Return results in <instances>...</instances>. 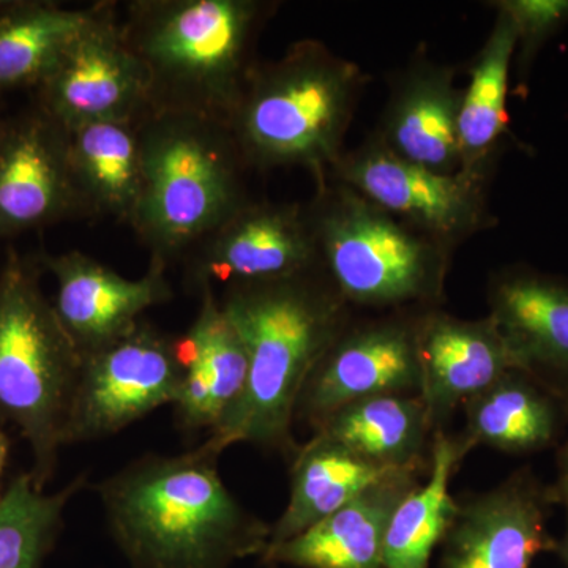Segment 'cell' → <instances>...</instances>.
Returning a JSON list of instances; mask_svg holds the SVG:
<instances>
[{"instance_id":"obj_29","label":"cell","mask_w":568,"mask_h":568,"mask_svg":"<svg viewBox=\"0 0 568 568\" xmlns=\"http://www.w3.org/2000/svg\"><path fill=\"white\" fill-rule=\"evenodd\" d=\"M496 10L507 14L517 36L519 71L528 74L538 52L568 26V0H503Z\"/></svg>"},{"instance_id":"obj_8","label":"cell","mask_w":568,"mask_h":568,"mask_svg":"<svg viewBox=\"0 0 568 568\" xmlns=\"http://www.w3.org/2000/svg\"><path fill=\"white\" fill-rule=\"evenodd\" d=\"M183 373L181 338L144 321L118 342L82 355L65 446L115 435L159 407L174 405Z\"/></svg>"},{"instance_id":"obj_4","label":"cell","mask_w":568,"mask_h":568,"mask_svg":"<svg viewBox=\"0 0 568 568\" xmlns=\"http://www.w3.org/2000/svg\"><path fill=\"white\" fill-rule=\"evenodd\" d=\"M364 84L355 63L321 41H297L254 65L226 126L246 166H302L320 182L343 156Z\"/></svg>"},{"instance_id":"obj_24","label":"cell","mask_w":568,"mask_h":568,"mask_svg":"<svg viewBox=\"0 0 568 568\" xmlns=\"http://www.w3.org/2000/svg\"><path fill=\"white\" fill-rule=\"evenodd\" d=\"M315 433L388 469L428 466L433 436L420 395H379L336 410Z\"/></svg>"},{"instance_id":"obj_9","label":"cell","mask_w":568,"mask_h":568,"mask_svg":"<svg viewBox=\"0 0 568 568\" xmlns=\"http://www.w3.org/2000/svg\"><path fill=\"white\" fill-rule=\"evenodd\" d=\"M36 91L37 106L65 130L151 114L148 77L115 3H93L91 18Z\"/></svg>"},{"instance_id":"obj_14","label":"cell","mask_w":568,"mask_h":568,"mask_svg":"<svg viewBox=\"0 0 568 568\" xmlns=\"http://www.w3.org/2000/svg\"><path fill=\"white\" fill-rule=\"evenodd\" d=\"M77 216L67 130L37 104L0 119V241Z\"/></svg>"},{"instance_id":"obj_31","label":"cell","mask_w":568,"mask_h":568,"mask_svg":"<svg viewBox=\"0 0 568 568\" xmlns=\"http://www.w3.org/2000/svg\"><path fill=\"white\" fill-rule=\"evenodd\" d=\"M556 555L562 560L564 566L568 568V511H566V530H564V536L558 540Z\"/></svg>"},{"instance_id":"obj_5","label":"cell","mask_w":568,"mask_h":568,"mask_svg":"<svg viewBox=\"0 0 568 568\" xmlns=\"http://www.w3.org/2000/svg\"><path fill=\"white\" fill-rule=\"evenodd\" d=\"M142 190L132 227L170 264L248 201L246 166L226 123L183 112L141 122Z\"/></svg>"},{"instance_id":"obj_22","label":"cell","mask_w":568,"mask_h":568,"mask_svg":"<svg viewBox=\"0 0 568 568\" xmlns=\"http://www.w3.org/2000/svg\"><path fill=\"white\" fill-rule=\"evenodd\" d=\"M142 121L93 122L67 130L81 216H110L132 226L142 190Z\"/></svg>"},{"instance_id":"obj_15","label":"cell","mask_w":568,"mask_h":568,"mask_svg":"<svg viewBox=\"0 0 568 568\" xmlns=\"http://www.w3.org/2000/svg\"><path fill=\"white\" fill-rule=\"evenodd\" d=\"M55 280V313L81 355L118 342L140 324L141 315L173 297L166 265L151 260L138 280L125 278L88 254L71 250L37 256Z\"/></svg>"},{"instance_id":"obj_20","label":"cell","mask_w":568,"mask_h":568,"mask_svg":"<svg viewBox=\"0 0 568 568\" xmlns=\"http://www.w3.org/2000/svg\"><path fill=\"white\" fill-rule=\"evenodd\" d=\"M462 102L454 70L418 65L396 85L376 141L398 159L433 173H462Z\"/></svg>"},{"instance_id":"obj_19","label":"cell","mask_w":568,"mask_h":568,"mask_svg":"<svg viewBox=\"0 0 568 568\" xmlns=\"http://www.w3.org/2000/svg\"><path fill=\"white\" fill-rule=\"evenodd\" d=\"M200 294V312L181 338L185 373L174 406L183 428H209L212 433L244 395L248 357L237 328L213 290Z\"/></svg>"},{"instance_id":"obj_3","label":"cell","mask_w":568,"mask_h":568,"mask_svg":"<svg viewBox=\"0 0 568 568\" xmlns=\"http://www.w3.org/2000/svg\"><path fill=\"white\" fill-rule=\"evenodd\" d=\"M271 6L260 0H134L122 31L148 77L151 114L226 123L252 73L254 39Z\"/></svg>"},{"instance_id":"obj_2","label":"cell","mask_w":568,"mask_h":568,"mask_svg":"<svg viewBox=\"0 0 568 568\" xmlns=\"http://www.w3.org/2000/svg\"><path fill=\"white\" fill-rule=\"evenodd\" d=\"M220 302L244 342L248 376L241 402L201 446L216 457L244 443L295 455L298 399L349 324V305L321 271L234 284Z\"/></svg>"},{"instance_id":"obj_10","label":"cell","mask_w":568,"mask_h":568,"mask_svg":"<svg viewBox=\"0 0 568 568\" xmlns=\"http://www.w3.org/2000/svg\"><path fill=\"white\" fill-rule=\"evenodd\" d=\"M328 174L448 246L493 223L485 179L466 173H433L398 159L376 140L358 151L343 153Z\"/></svg>"},{"instance_id":"obj_21","label":"cell","mask_w":568,"mask_h":568,"mask_svg":"<svg viewBox=\"0 0 568 568\" xmlns=\"http://www.w3.org/2000/svg\"><path fill=\"white\" fill-rule=\"evenodd\" d=\"M463 437L473 447L508 455H532L556 448L568 425L562 396L523 369H511L463 405Z\"/></svg>"},{"instance_id":"obj_1","label":"cell","mask_w":568,"mask_h":568,"mask_svg":"<svg viewBox=\"0 0 568 568\" xmlns=\"http://www.w3.org/2000/svg\"><path fill=\"white\" fill-rule=\"evenodd\" d=\"M216 462L203 446L148 455L100 485L112 537L134 568H230L264 555L272 526L235 499Z\"/></svg>"},{"instance_id":"obj_12","label":"cell","mask_w":568,"mask_h":568,"mask_svg":"<svg viewBox=\"0 0 568 568\" xmlns=\"http://www.w3.org/2000/svg\"><path fill=\"white\" fill-rule=\"evenodd\" d=\"M556 500L530 467L515 470L497 487L457 499V511L440 541L439 568H530L556 552L549 532Z\"/></svg>"},{"instance_id":"obj_18","label":"cell","mask_w":568,"mask_h":568,"mask_svg":"<svg viewBox=\"0 0 568 568\" xmlns=\"http://www.w3.org/2000/svg\"><path fill=\"white\" fill-rule=\"evenodd\" d=\"M426 469L388 474L301 536L265 549L261 560L294 568H384L388 523Z\"/></svg>"},{"instance_id":"obj_11","label":"cell","mask_w":568,"mask_h":568,"mask_svg":"<svg viewBox=\"0 0 568 568\" xmlns=\"http://www.w3.org/2000/svg\"><path fill=\"white\" fill-rule=\"evenodd\" d=\"M186 254V278L197 293L321 271L308 212L297 204L248 200Z\"/></svg>"},{"instance_id":"obj_7","label":"cell","mask_w":568,"mask_h":568,"mask_svg":"<svg viewBox=\"0 0 568 568\" xmlns=\"http://www.w3.org/2000/svg\"><path fill=\"white\" fill-rule=\"evenodd\" d=\"M321 272L347 305L399 310L440 301L450 246L338 182L306 207Z\"/></svg>"},{"instance_id":"obj_28","label":"cell","mask_w":568,"mask_h":568,"mask_svg":"<svg viewBox=\"0 0 568 568\" xmlns=\"http://www.w3.org/2000/svg\"><path fill=\"white\" fill-rule=\"evenodd\" d=\"M84 485L80 476L61 491L47 493L31 473L14 478L0 499V568H40L65 507Z\"/></svg>"},{"instance_id":"obj_33","label":"cell","mask_w":568,"mask_h":568,"mask_svg":"<svg viewBox=\"0 0 568 568\" xmlns=\"http://www.w3.org/2000/svg\"><path fill=\"white\" fill-rule=\"evenodd\" d=\"M3 0H0V6H2Z\"/></svg>"},{"instance_id":"obj_30","label":"cell","mask_w":568,"mask_h":568,"mask_svg":"<svg viewBox=\"0 0 568 568\" xmlns=\"http://www.w3.org/2000/svg\"><path fill=\"white\" fill-rule=\"evenodd\" d=\"M551 488L558 504L568 511V425L566 435L556 447V480Z\"/></svg>"},{"instance_id":"obj_16","label":"cell","mask_w":568,"mask_h":568,"mask_svg":"<svg viewBox=\"0 0 568 568\" xmlns=\"http://www.w3.org/2000/svg\"><path fill=\"white\" fill-rule=\"evenodd\" d=\"M417 345L420 396L433 435L444 432V424L467 399L511 369H521L489 316L462 320L435 310L422 313L417 316Z\"/></svg>"},{"instance_id":"obj_6","label":"cell","mask_w":568,"mask_h":568,"mask_svg":"<svg viewBox=\"0 0 568 568\" xmlns=\"http://www.w3.org/2000/svg\"><path fill=\"white\" fill-rule=\"evenodd\" d=\"M36 257L9 250L0 271V417L31 447L44 488L65 446L82 355L41 290Z\"/></svg>"},{"instance_id":"obj_32","label":"cell","mask_w":568,"mask_h":568,"mask_svg":"<svg viewBox=\"0 0 568 568\" xmlns=\"http://www.w3.org/2000/svg\"><path fill=\"white\" fill-rule=\"evenodd\" d=\"M7 457H9V439L0 432V481H2L3 467H6ZM0 499H2V489H0Z\"/></svg>"},{"instance_id":"obj_13","label":"cell","mask_w":568,"mask_h":568,"mask_svg":"<svg viewBox=\"0 0 568 568\" xmlns=\"http://www.w3.org/2000/svg\"><path fill=\"white\" fill-rule=\"evenodd\" d=\"M417 316H387L355 327L347 324L305 384L295 417L305 418L315 429L361 399L420 395Z\"/></svg>"},{"instance_id":"obj_17","label":"cell","mask_w":568,"mask_h":568,"mask_svg":"<svg viewBox=\"0 0 568 568\" xmlns=\"http://www.w3.org/2000/svg\"><path fill=\"white\" fill-rule=\"evenodd\" d=\"M489 313L519 368L568 399V278L528 265L489 286Z\"/></svg>"},{"instance_id":"obj_23","label":"cell","mask_w":568,"mask_h":568,"mask_svg":"<svg viewBox=\"0 0 568 568\" xmlns=\"http://www.w3.org/2000/svg\"><path fill=\"white\" fill-rule=\"evenodd\" d=\"M395 470L399 469L368 462L331 437L315 433L295 452L290 500L272 526L267 548L301 536Z\"/></svg>"},{"instance_id":"obj_25","label":"cell","mask_w":568,"mask_h":568,"mask_svg":"<svg viewBox=\"0 0 568 568\" xmlns=\"http://www.w3.org/2000/svg\"><path fill=\"white\" fill-rule=\"evenodd\" d=\"M473 446L463 437L436 432L428 455V478L396 507L384 540V568H428L457 511L452 477Z\"/></svg>"},{"instance_id":"obj_26","label":"cell","mask_w":568,"mask_h":568,"mask_svg":"<svg viewBox=\"0 0 568 568\" xmlns=\"http://www.w3.org/2000/svg\"><path fill=\"white\" fill-rule=\"evenodd\" d=\"M517 54V36L507 14L497 10L495 26L463 91L458 134L462 173L487 179L493 156L508 130V80Z\"/></svg>"},{"instance_id":"obj_27","label":"cell","mask_w":568,"mask_h":568,"mask_svg":"<svg viewBox=\"0 0 568 568\" xmlns=\"http://www.w3.org/2000/svg\"><path fill=\"white\" fill-rule=\"evenodd\" d=\"M92 14L40 0L0 6V92L37 89Z\"/></svg>"}]
</instances>
